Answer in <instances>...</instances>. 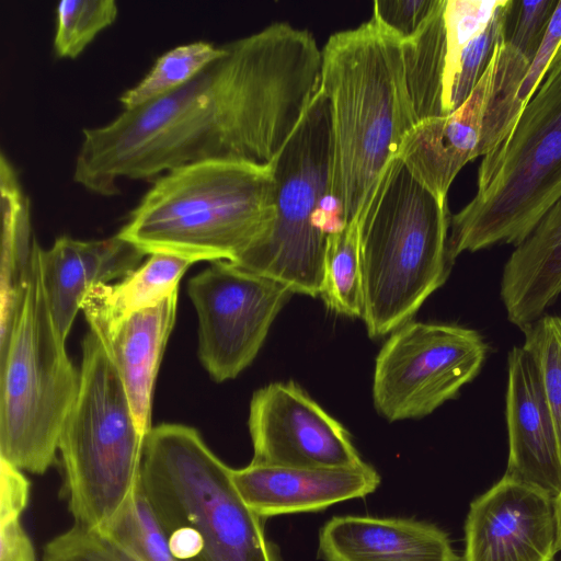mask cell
Returning a JSON list of instances; mask_svg holds the SVG:
<instances>
[{
	"mask_svg": "<svg viewBox=\"0 0 561 561\" xmlns=\"http://www.w3.org/2000/svg\"><path fill=\"white\" fill-rule=\"evenodd\" d=\"M221 46L186 84L84 128L73 181L112 196L121 179H157L196 162L271 165L321 90V50L287 22Z\"/></svg>",
	"mask_w": 561,
	"mask_h": 561,
	"instance_id": "6da1fadb",
	"label": "cell"
},
{
	"mask_svg": "<svg viewBox=\"0 0 561 561\" xmlns=\"http://www.w3.org/2000/svg\"><path fill=\"white\" fill-rule=\"evenodd\" d=\"M322 90L332 115L331 192L357 219L404 136L419 123L401 39L373 16L332 34L322 48Z\"/></svg>",
	"mask_w": 561,
	"mask_h": 561,
	"instance_id": "7a4b0ae2",
	"label": "cell"
},
{
	"mask_svg": "<svg viewBox=\"0 0 561 561\" xmlns=\"http://www.w3.org/2000/svg\"><path fill=\"white\" fill-rule=\"evenodd\" d=\"M274 218L271 165L204 161L154 179L117 234L146 255L234 262L266 236Z\"/></svg>",
	"mask_w": 561,
	"mask_h": 561,
	"instance_id": "3957f363",
	"label": "cell"
},
{
	"mask_svg": "<svg viewBox=\"0 0 561 561\" xmlns=\"http://www.w3.org/2000/svg\"><path fill=\"white\" fill-rule=\"evenodd\" d=\"M231 473L194 427L162 423L147 433L140 484L176 561H283Z\"/></svg>",
	"mask_w": 561,
	"mask_h": 561,
	"instance_id": "277c9868",
	"label": "cell"
},
{
	"mask_svg": "<svg viewBox=\"0 0 561 561\" xmlns=\"http://www.w3.org/2000/svg\"><path fill=\"white\" fill-rule=\"evenodd\" d=\"M451 215L396 156L357 217L363 313L370 337L411 321L446 282Z\"/></svg>",
	"mask_w": 561,
	"mask_h": 561,
	"instance_id": "5b68a950",
	"label": "cell"
},
{
	"mask_svg": "<svg viewBox=\"0 0 561 561\" xmlns=\"http://www.w3.org/2000/svg\"><path fill=\"white\" fill-rule=\"evenodd\" d=\"M38 245L33 238L12 316L0 335V459L32 474H44L55 463L81 377L49 313Z\"/></svg>",
	"mask_w": 561,
	"mask_h": 561,
	"instance_id": "8992f818",
	"label": "cell"
},
{
	"mask_svg": "<svg viewBox=\"0 0 561 561\" xmlns=\"http://www.w3.org/2000/svg\"><path fill=\"white\" fill-rule=\"evenodd\" d=\"M561 198V60L548 72L510 136L482 157L477 192L451 215L448 256L519 245Z\"/></svg>",
	"mask_w": 561,
	"mask_h": 561,
	"instance_id": "52a82bcc",
	"label": "cell"
},
{
	"mask_svg": "<svg viewBox=\"0 0 561 561\" xmlns=\"http://www.w3.org/2000/svg\"><path fill=\"white\" fill-rule=\"evenodd\" d=\"M80 376L58 448L62 495L73 524L102 530L139 485L146 435L115 366L92 331L82 341Z\"/></svg>",
	"mask_w": 561,
	"mask_h": 561,
	"instance_id": "ba28073f",
	"label": "cell"
},
{
	"mask_svg": "<svg viewBox=\"0 0 561 561\" xmlns=\"http://www.w3.org/2000/svg\"><path fill=\"white\" fill-rule=\"evenodd\" d=\"M333 130L330 101L320 90L296 130L272 162L275 218L266 236L234 262L275 279L293 294L320 297L328 237L312 224L331 192Z\"/></svg>",
	"mask_w": 561,
	"mask_h": 561,
	"instance_id": "9c48e42d",
	"label": "cell"
},
{
	"mask_svg": "<svg viewBox=\"0 0 561 561\" xmlns=\"http://www.w3.org/2000/svg\"><path fill=\"white\" fill-rule=\"evenodd\" d=\"M489 345L482 334L449 323L409 321L383 343L373 398L388 421L431 414L480 373Z\"/></svg>",
	"mask_w": 561,
	"mask_h": 561,
	"instance_id": "30bf717a",
	"label": "cell"
},
{
	"mask_svg": "<svg viewBox=\"0 0 561 561\" xmlns=\"http://www.w3.org/2000/svg\"><path fill=\"white\" fill-rule=\"evenodd\" d=\"M198 318V357L217 382L236 378L256 357L293 293L229 261L211 262L187 283Z\"/></svg>",
	"mask_w": 561,
	"mask_h": 561,
	"instance_id": "8fae6325",
	"label": "cell"
},
{
	"mask_svg": "<svg viewBox=\"0 0 561 561\" xmlns=\"http://www.w3.org/2000/svg\"><path fill=\"white\" fill-rule=\"evenodd\" d=\"M251 462L298 468L358 467L346 428L295 382H272L250 402Z\"/></svg>",
	"mask_w": 561,
	"mask_h": 561,
	"instance_id": "7c38bea8",
	"label": "cell"
},
{
	"mask_svg": "<svg viewBox=\"0 0 561 561\" xmlns=\"http://www.w3.org/2000/svg\"><path fill=\"white\" fill-rule=\"evenodd\" d=\"M558 552L554 497L503 476L474 499L460 561H553Z\"/></svg>",
	"mask_w": 561,
	"mask_h": 561,
	"instance_id": "4fadbf2b",
	"label": "cell"
},
{
	"mask_svg": "<svg viewBox=\"0 0 561 561\" xmlns=\"http://www.w3.org/2000/svg\"><path fill=\"white\" fill-rule=\"evenodd\" d=\"M505 421L508 458L504 476L556 497L561 491V449L547 396L530 355H507Z\"/></svg>",
	"mask_w": 561,
	"mask_h": 561,
	"instance_id": "5bb4252c",
	"label": "cell"
},
{
	"mask_svg": "<svg viewBox=\"0 0 561 561\" xmlns=\"http://www.w3.org/2000/svg\"><path fill=\"white\" fill-rule=\"evenodd\" d=\"M145 255L117 233L101 240L60 236L49 249L38 245L44 295L62 341L66 342L88 293L99 284L125 278L139 267Z\"/></svg>",
	"mask_w": 561,
	"mask_h": 561,
	"instance_id": "9a60e30c",
	"label": "cell"
},
{
	"mask_svg": "<svg viewBox=\"0 0 561 561\" xmlns=\"http://www.w3.org/2000/svg\"><path fill=\"white\" fill-rule=\"evenodd\" d=\"M232 481L244 503L266 518L318 512L376 491L380 476L368 463L348 468H298L250 462L232 469Z\"/></svg>",
	"mask_w": 561,
	"mask_h": 561,
	"instance_id": "2e32d148",
	"label": "cell"
},
{
	"mask_svg": "<svg viewBox=\"0 0 561 561\" xmlns=\"http://www.w3.org/2000/svg\"><path fill=\"white\" fill-rule=\"evenodd\" d=\"M491 60L468 99L447 115L420 121L403 138L398 157L436 198L447 194L460 170L481 157Z\"/></svg>",
	"mask_w": 561,
	"mask_h": 561,
	"instance_id": "e0dca14e",
	"label": "cell"
},
{
	"mask_svg": "<svg viewBox=\"0 0 561 561\" xmlns=\"http://www.w3.org/2000/svg\"><path fill=\"white\" fill-rule=\"evenodd\" d=\"M325 561H460L448 535L413 518L335 516L319 534Z\"/></svg>",
	"mask_w": 561,
	"mask_h": 561,
	"instance_id": "ac0fdd59",
	"label": "cell"
},
{
	"mask_svg": "<svg viewBox=\"0 0 561 561\" xmlns=\"http://www.w3.org/2000/svg\"><path fill=\"white\" fill-rule=\"evenodd\" d=\"M176 307L178 291L101 333L93 332L115 366L136 423L145 435L152 427L153 385L175 323Z\"/></svg>",
	"mask_w": 561,
	"mask_h": 561,
	"instance_id": "d6986e66",
	"label": "cell"
},
{
	"mask_svg": "<svg viewBox=\"0 0 561 561\" xmlns=\"http://www.w3.org/2000/svg\"><path fill=\"white\" fill-rule=\"evenodd\" d=\"M561 296V198L504 264L500 297L507 320L520 330Z\"/></svg>",
	"mask_w": 561,
	"mask_h": 561,
	"instance_id": "ffe728a7",
	"label": "cell"
},
{
	"mask_svg": "<svg viewBox=\"0 0 561 561\" xmlns=\"http://www.w3.org/2000/svg\"><path fill=\"white\" fill-rule=\"evenodd\" d=\"M134 272L114 284H99L85 296L81 310L90 331L101 333L131 314L157 306L178 291L179 282L193 261L152 253Z\"/></svg>",
	"mask_w": 561,
	"mask_h": 561,
	"instance_id": "44dd1931",
	"label": "cell"
},
{
	"mask_svg": "<svg viewBox=\"0 0 561 561\" xmlns=\"http://www.w3.org/2000/svg\"><path fill=\"white\" fill-rule=\"evenodd\" d=\"M445 3L440 1L414 37L401 42L408 91L419 122L444 115Z\"/></svg>",
	"mask_w": 561,
	"mask_h": 561,
	"instance_id": "7402d4cb",
	"label": "cell"
},
{
	"mask_svg": "<svg viewBox=\"0 0 561 561\" xmlns=\"http://www.w3.org/2000/svg\"><path fill=\"white\" fill-rule=\"evenodd\" d=\"M2 214L1 244V328L11 318L18 286L32 249L30 243V203L22 191L15 169L0 156Z\"/></svg>",
	"mask_w": 561,
	"mask_h": 561,
	"instance_id": "603a6c76",
	"label": "cell"
},
{
	"mask_svg": "<svg viewBox=\"0 0 561 561\" xmlns=\"http://www.w3.org/2000/svg\"><path fill=\"white\" fill-rule=\"evenodd\" d=\"M320 297L331 311L347 317L363 313V289L357 220L328 236L322 291Z\"/></svg>",
	"mask_w": 561,
	"mask_h": 561,
	"instance_id": "cb8c5ba5",
	"label": "cell"
},
{
	"mask_svg": "<svg viewBox=\"0 0 561 561\" xmlns=\"http://www.w3.org/2000/svg\"><path fill=\"white\" fill-rule=\"evenodd\" d=\"M221 53L222 46H215L204 41L173 47L156 60L152 68L136 85L119 96L123 108L140 106L181 88Z\"/></svg>",
	"mask_w": 561,
	"mask_h": 561,
	"instance_id": "d4e9b609",
	"label": "cell"
},
{
	"mask_svg": "<svg viewBox=\"0 0 561 561\" xmlns=\"http://www.w3.org/2000/svg\"><path fill=\"white\" fill-rule=\"evenodd\" d=\"M114 0H61L56 7L54 53L59 58H76L99 32L117 16Z\"/></svg>",
	"mask_w": 561,
	"mask_h": 561,
	"instance_id": "484cf974",
	"label": "cell"
},
{
	"mask_svg": "<svg viewBox=\"0 0 561 561\" xmlns=\"http://www.w3.org/2000/svg\"><path fill=\"white\" fill-rule=\"evenodd\" d=\"M102 530L130 548L145 561H176L140 482L123 510Z\"/></svg>",
	"mask_w": 561,
	"mask_h": 561,
	"instance_id": "4316f807",
	"label": "cell"
},
{
	"mask_svg": "<svg viewBox=\"0 0 561 561\" xmlns=\"http://www.w3.org/2000/svg\"><path fill=\"white\" fill-rule=\"evenodd\" d=\"M522 332V346L538 369L561 449V316L545 313Z\"/></svg>",
	"mask_w": 561,
	"mask_h": 561,
	"instance_id": "83f0119b",
	"label": "cell"
},
{
	"mask_svg": "<svg viewBox=\"0 0 561 561\" xmlns=\"http://www.w3.org/2000/svg\"><path fill=\"white\" fill-rule=\"evenodd\" d=\"M514 0H502L492 20L463 48L447 102L446 115L457 110L470 95L485 71L495 46L506 39Z\"/></svg>",
	"mask_w": 561,
	"mask_h": 561,
	"instance_id": "f1b7e54d",
	"label": "cell"
},
{
	"mask_svg": "<svg viewBox=\"0 0 561 561\" xmlns=\"http://www.w3.org/2000/svg\"><path fill=\"white\" fill-rule=\"evenodd\" d=\"M502 0H446L444 23L446 57L443 89V114L455 82L460 55L468 43L492 20Z\"/></svg>",
	"mask_w": 561,
	"mask_h": 561,
	"instance_id": "f546056e",
	"label": "cell"
},
{
	"mask_svg": "<svg viewBox=\"0 0 561 561\" xmlns=\"http://www.w3.org/2000/svg\"><path fill=\"white\" fill-rule=\"evenodd\" d=\"M43 561L145 560L106 531L73 524L45 543Z\"/></svg>",
	"mask_w": 561,
	"mask_h": 561,
	"instance_id": "4dcf8cb0",
	"label": "cell"
},
{
	"mask_svg": "<svg viewBox=\"0 0 561 561\" xmlns=\"http://www.w3.org/2000/svg\"><path fill=\"white\" fill-rule=\"evenodd\" d=\"M557 3V0L514 1L505 41L530 62L545 38Z\"/></svg>",
	"mask_w": 561,
	"mask_h": 561,
	"instance_id": "1f68e13d",
	"label": "cell"
},
{
	"mask_svg": "<svg viewBox=\"0 0 561 561\" xmlns=\"http://www.w3.org/2000/svg\"><path fill=\"white\" fill-rule=\"evenodd\" d=\"M442 0H376L373 18L397 37H414Z\"/></svg>",
	"mask_w": 561,
	"mask_h": 561,
	"instance_id": "d6a6232c",
	"label": "cell"
},
{
	"mask_svg": "<svg viewBox=\"0 0 561 561\" xmlns=\"http://www.w3.org/2000/svg\"><path fill=\"white\" fill-rule=\"evenodd\" d=\"M0 517L22 516L30 499V482L24 472L0 459Z\"/></svg>",
	"mask_w": 561,
	"mask_h": 561,
	"instance_id": "836d02e7",
	"label": "cell"
},
{
	"mask_svg": "<svg viewBox=\"0 0 561 561\" xmlns=\"http://www.w3.org/2000/svg\"><path fill=\"white\" fill-rule=\"evenodd\" d=\"M0 561H36L34 546L21 516L0 517Z\"/></svg>",
	"mask_w": 561,
	"mask_h": 561,
	"instance_id": "e575fe53",
	"label": "cell"
},
{
	"mask_svg": "<svg viewBox=\"0 0 561 561\" xmlns=\"http://www.w3.org/2000/svg\"><path fill=\"white\" fill-rule=\"evenodd\" d=\"M554 508L557 518V547L561 550V491L554 497Z\"/></svg>",
	"mask_w": 561,
	"mask_h": 561,
	"instance_id": "d590c367",
	"label": "cell"
}]
</instances>
